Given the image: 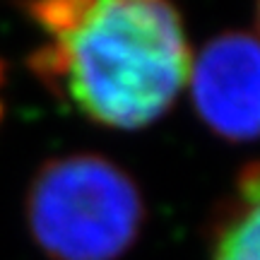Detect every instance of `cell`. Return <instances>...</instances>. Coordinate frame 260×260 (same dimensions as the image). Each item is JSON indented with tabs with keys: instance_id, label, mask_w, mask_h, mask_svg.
<instances>
[{
	"instance_id": "obj_1",
	"label": "cell",
	"mask_w": 260,
	"mask_h": 260,
	"mask_svg": "<svg viewBox=\"0 0 260 260\" xmlns=\"http://www.w3.org/2000/svg\"><path fill=\"white\" fill-rule=\"evenodd\" d=\"M46 41L27 65L92 123L140 130L164 118L190 75V46L171 0H19Z\"/></svg>"
},
{
	"instance_id": "obj_2",
	"label": "cell",
	"mask_w": 260,
	"mask_h": 260,
	"mask_svg": "<svg viewBox=\"0 0 260 260\" xmlns=\"http://www.w3.org/2000/svg\"><path fill=\"white\" fill-rule=\"evenodd\" d=\"M24 219L51 260H121L145 229L147 205L121 164L96 152H70L37 169Z\"/></svg>"
},
{
	"instance_id": "obj_3",
	"label": "cell",
	"mask_w": 260,
	"mask_h": 260,
	"mask_svg": "<svg viewBox=\"0 0 260 260\" xmlns=\"http://www.w3.org/2000/svg\"><path fill=\"white\" fill-rule=\"evenodd\" d=\"M190 92L200 121L226 142L260 138V39L248 31L212 37L190 63Z\"/></svg>"
},
{
	"instance_id": "obj_4",
	"label": "cell",
	"mask_w": 260,
	"mask_h": 260,
	"mask_svg": "<svg viewBox=\"0 0 260 260\" xmlns=\"http://www.w3.org/2000/svg\"><path fill=\"white\" fill-rule=\"evenodd\" d=\"M212 260H260V161L241 174L232 205L214 226Z\"/></svg>"
},
{
	"instance_id": "obj_5",
	"label": "cell",
	"mask_w": 260,
	"mask_h": 260,
	"mask_svg": "<svg viewBox=\"0 0 260 260\" xmlns=\"http://www.w3.org/2000/svg\"><path fill=\"white\" fill-rule=\"evenodd\" d=\"M255 22H258V39H260V0H255Z\"/></svg>"
}]
</instances>
